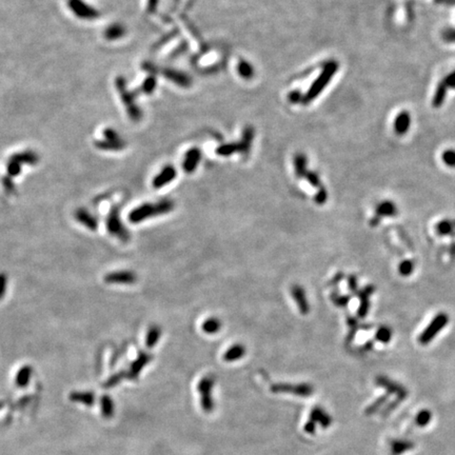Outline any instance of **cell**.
Segmentation results:
<instances>
[{
	"instance_id": "obj_1",
	"label": "cell",
	"mask_w": 455,
	"mask_h": 455,
	"mask_svg": "<svg viewBox=\"0 0 455 455\" xmlns=\"http://www.w3.org/2000/svg\"><path fill=\"white\" fill-rule=\"evenodd\" d=\"M175 204L171 199H163L157 202H145L133 209L129 214V220L132 224H140L151 217L165 215L174 210Z\"/></svg>"
},
{
	"instance_id": "obj_2",
	"label": "cell",
	"mask_w": 455,
	"mask_h": 455,
	"mask_svg": "<svg viewBox=\"0 0 455 455\" xmlns=\"http://www.w3.org/2000/svg\"><path fill=\"white\" fill-rule=\"evenodd\" d=\"M214 386L215 377L212 374L202 377L197 385V390L200 396V406L206 413H212L215 408V401L213 398Z\"/></svg>"
},
{
	"instance_id": "obj_3",
	"label": "cell",
	"mask_w": 455,
	"mask_h": 455,
	"mask_svg": "<svg viewBox=\"0 0 455 455\" xmlns=\"http://www.w3.org/2000/svg\"><path fill=\"white\" fill-rule=\"evenodd\" d=\"M106 227L111 235L117 237L119 240L124 242L129 241L130 233L128 229L125 227L123 220H121L120 209L118 207L112 208L109 212L106 220Z\"/></svg>"
},
{
	"instance_id": "obj_4",
	"label": "cell",
	"mask_w": 455,
	"mask_h": 455,
	"mask_svg": "<svg viewBox=\"0 0 455 455\" xmlns=\"http://www.w3.org/2000/svg\"><path fill=\"white\" fill-rule=\"evenodd\" d=\"M270 391L275 394H293L298 397H310L314 393V388L307 382L300 383H290V382H277L273 383L270 387Z\"/></svg>"
},
{
	"instance_id": "obj_5",
	"label": "cell",
	"mask_w": 455,
	"mask_h": 455,
	"mask_svg": "<svg viewBox=\"0 0 455 455\" xmlns=\"http://www.w3.org/2000/svg\"><path fill=\"white\" fill-rule=\"evenodd\" d=\"M337 70H338V66L334 62L329 63L325 67V69H323V71H322L321 75H319V77L315 80L314 84H313V86L309 90V92H308V94H307V96L305 98V100L307 101V103H308V101H311L314 98H316L320 94L321 91L326 88L327 84L332 79L333 75L336 73Z\"/></svg>"
},
{
	"instance_id": "obj_6",
	"label": "cell",
	"mask_w": 455,
	"mask_h": 455,
	"mask_svg": "<svg viewBox=\"0 0 455 455\" xmlns=\"http://www.w3.org/2000/svg\"><path fill=\"white\" fill-rule=\"evenodd\" d=\"M68 7L72 14L78 19L91 22L99 17L97 10L85 0H68Z\"/></svg>"
},
{
	"instance_id": "obj_7",
	"label": "cell",
	"mask_w": 455,
	"mask_h": 455,
	"mask_svg": "<svg viewBox=\"0 0 455 455\" xmlns=\"http://www.w3.org/2000/svg\"><path fill=\"white\" fill-rule=\"evenodd\" d=\"M105 281L109 285H133L137 281V275L133 271L110 272L106 274Z\"/></svg>"
},
{
	"instance_id": "obj_8",
	"label": "cell",
	"mask_w": 455,
	"mask_h": 455,
	"mask_svg": "<svg viewBox=\"0 0 455 455\" xmlns=\"http://www.w3.org/2000/svg\"><path fill=\"white\" fill-rule=\"evenodd\" d=\"M448 323V316L446 314H438L435 318L432 320V322L428 326V328L423 331L422 334L419 337V341L421 343H428L431 341L434 336Z\"/></svg>"
},
{
	"instance_id": "obj_9",
	"label": "cell",
	"mask_w": 455,
	"mask_h": 455,
	"mask_svg": "<svg viewBox=\"0 0 455 455\" xmlns=\"http://www.w3.org/2000/svg\"><path fill=\"white\" fill-rule=\"evenodd\" d=\"M375 382L377 386H380L385 389L388 392V394H395L397 399L401 401L406 399L408 396L407 389L399 385V383L391 380L390 378H387L385 376H378Z\"/></svg>"
},
{
	"instance_id": "obj_10",
	"label": "cell",
	"mask_w": 455,
	"mask_h": 455,
	"mask_svg": "<svg viewBox=\"0 0 455 455\" xmlns=\"http://www.w3.org/2000/svg\"><path fill=\"white\" fill-rule=\"evenodd\" d=\"M412 115L407 110L400 111V112L395 116L393 120V130L394 133L398 136H403L406 135L411 127H412Z\"/></svg>"
},
{
	"instance_id": "obj_11",
	"label": "cell",
	"mask_w": 455,
	"mask_h": 455,
	"mask_svg": "<svg viewBox=\"0 0 455 455\" xmlns=\"http://www.w3.org/2000/svg\"><path fill=\"white\" fill-rule=\"evenodd\" d=\"M176 169L172 165H167L161 169L158 174L155 175L153 181H152V185H153L155 189H161L166 187L168 184L172 183L176 178Z\"/></svg>"
},
{
	"instance_id": "obj_12",
	"label": "cell",
	"mask_w": 455,
	"mask_h": 455,
	"mask_svg": "<svg viewBox=\"0 0 455 455\" xmlns=\"http://www.w3.org/2000/svg\"><path fill=\"white\" fill-rule=\"evenodd\" d=\"M291 295L292 298L296 302V306L300 312V314L302 315L309 314L310 305L305 289L299 285H294L291 288Z\"/></svg>"
},
{
	"instance_id": "obj_13",
	"label": "cell",
	"mask_w": 455,
	"mask_h": 455,
	"mask_svg": "<svg viewBox=\"0 0 455 455\" xmlns=\"http://www.w3.org/2000/svg\"><path fill=\"white\" fill-rule=\"evenodd\" d=\"M74 217L80 225H83L90 231H96L98 229L97 218L85 208L77 209L74 213Z\"/></svg>"
},
{
	"instance_id": "obj_14",
	"label": "cell",
	"mask_w": 455,
	"mask_h": 455,
	"mask_svg": "<svg viewBox=\"0 0 455 455\" xmlns=\"http://www.w3.org/2000/svg\"><path fill=\"white\" fill-rule=\"evenodd\" d=\"M309 419L314 421L316 424H320V427L323 429L331 427V424L333 422L332 416L320 406H315L311 410Z\"/></svg>"
},
{
	"instance_id": "obj_15",
	"label": "cell",
	"mask_w": 455,
	"mask_h": 455,
	"mask_svg": "<svg viewBox=\"0 0 455 455\" xmlns=\"http://www.w3.org/2000/svg\"><path fill=\"white\" fill-rule=\"evenodd\" d=\"M201 159V153L200 151L196 148L190 149L187 151V153L185 154L184 161H183V169L186 172V173H193V172L196 170L197 166L200 163Z\"/></svg>"
},
{
	"instance_id": "obj_16",
	"label": "cell",
	"mask_w": 455,
	"mask_h": 455,
	"mask_svg": "<svg viewBox=\"0 0 455 455\" xmlns=\"http://www.w3.org/2000/svg\"><path fill=\"white\" fill-rule=\"evenodd\" d=\"M105 140L99 141L97 146L103 150H120L124 148V145L121 144V141L117 134L114 132L112 129H109L105 131Z\"/></svg>"
},
{
	"instance_id": "obj_17",
	"label": "cell",
	"mask_w": 455,
	"mask_h": 455,
	"mask_svg": "<svg viewBox=\"0 0 455 455\" xmlns=\"http://www.w3.org/2000/svg\"><path fill=\"white\" fill-rule=\"evenodd\" d=\"M415 447V443L409 439H393L390 441L391 455H401Z\"/></svg>"
},
{
	"instance_id": "obj_18",
	"label": "cell",
	"mask_w": 455,
	"mask_h": 455,
	"mask_svg": "<svg viewBox=\"0 0 455 455\" xmlns=\"http://www.w3.org/2000/svg\"><path fill=\"white\" fill-rule=\"evenodd\" d=\"M246 354V347L241 343H234L225 353L222 359L227 362H233L241 359Z\"/></svg>"
},
{
	"instance_id": "obj_19",
	"label": "cell",
	"mask_w": 455,
	"mask_h": 455,
	"mask_svg": "<svg viewBox=\"0 0 455 455\" xmlns=\"http://www.w3.org/2000/svg\"><path fill=\"white\" fill-rule=\"evenodd\" d=\"M373 291H374V287L368 286L358 293V297L360 300V305L358 308V316L359 317H365L368 314V311L370 308L369 297L372 295Z\"/></svg>"
},
{
	"instance_id": "obj_20",
	"label": "cell",
	"mask_w": 455,
	"mask_h": 455,
	"mask_svg": "<svg viewBox=\"0 0 455 455\" xmlns=\"http://www.w3.org/2000/svg\"><path fill=\"white\" fill-rule=\"evenodd\" d=\"M396 214V207L390 200L381 201L375 210V217L380 220L383 216H393Z\"/></svg>"
},
{
	"instance_id": "obj_21",
	"label": "cell",
	"mask_w": 455,
	"mask_h": 455,
	"mask_svg": "<svg viewBox=\"0 0 455 455\" xmlns=\"http://www.w3.org/2000/svg\"><path fill=\"white\" fill-rule=\"evenodd\" d=\"M161 333H163V331H161V328L157 325H153L149 328L146 335V346L149 349H152L156 346V343L159 341L161 337Z\"/></svg>"
},
{
	"instance_id": "obj_22",
	"label": "cell",
	"mask_w": 455,
	"mask_h": 455,
	"mask_svg": "<svg viewBox=\"0 0 455 455\" xmlns=\"http://www.w3.org/2000/svg\"><path fill=\"white\" fill-rule=\"evenodd\" d=\"M126 34V29L119 24H113L107 28L105 31V37L110 40V42H114V40L123 38Z\"/></svg>"
},
{
	"instance_id": "obj_23",
	"label": "cell",
	"mask_w": 455,
	"mask_h": 455,
	"mask_svg": "<svg viewBox=\"0 0 455 455\" xmlns=\"http://www.w3.org/2000/svg\"><path fill=\"white\" fill-rule=\"evenodd\" d=\"M388 398H389V394H385V395L376 398L365 409L366 415L371 416V415H373V414H376L380 409H382L388 403Z\"/></svg>"
},
{
	"instance_id": "obj_24",
	"label": "cell",
	"mask_w": 455,
	"mask_h": 455,
	"mask_svg": "<svg viewBox=\"0 0 455 455\" xmlns=\"http://www.w3.org/2000/svg\"><path fill=\"white\" fill-rule=\"evenodd\" d=\"M222 323L217 317H209L201 325V330L207 334H215L221 329Z\"/></svg>"
},
{
	"instance_id": "obj_25",
	"label": "cell",
	"mask_w": 455,
	"mask_h": 455,
	"mask_svg": "<svg viewBox=\"0 0 455 455\" xmlns=\"http://www.w3.org/2000/svg\"><path fill=\"white\" fill-rule=\"evenodd\" d=\"M152 358L153 357H152V355H150L149 353L141 352L138 355V357L136 358V360L133 361L132 366H131V372H132L134 375H137V374L140 372V370L143 369Z\"/></svg>"
},
{
	"instance_id": "obj_26",
	"label": "cell",
	"mask_w": 455,
	"mask_h": 455,
	"mask_svg": "<svg viewBox=\"0 0 455 455\" xmlns=\"http://www.w3.org/2000/svg\"><path fill=\"white\" fill-rule=\"evenodd\" d=\"M294 168H295V173L297 177L302 178L305 177L306 174L308 173L307 171V158L305 155L298 154L294 158Z\"/></svg>"
},
{
	"instance_id": "obj_27",
	"label": "cell",
	"mask_w": 455,
	"mask_h": 455,
	"mask_svg": "<svg viewBox=\"0 0 455 455\" xmlns=\"http://www.w3.org/2000/svg\"><path fill=\"white\" fill-rule=\"evenodd\" d=\"M432 419V412L428 409H422L420 410L415 416V419H414V422L417 427H426L427 424L430 423Z\"/></svg>"
},
{
	"instance_id": "obj_28",
	"label": "cell",
	"mask_w": 455,
	"mask_h": 455,
	"mask_svg": "<svg viewBox=\"0 0 455 455\" xmlns=\"http://www.w3.org/2000/svg\"><path fill=\"white\" fill-rule=\"evenodd\" d=\"M32 374V368L30 366H25L20 369L16 375V382L19 386H26L30 380Z\"/></svg>"
},
{
	"instance_id": "obj_29",
	"label": "cell",
	"mask_w": 455,
	"mask_h": 455,
	"mask_svg": "<svg viewBox=\"0 0 455 455\" xmlns=\"http://www.w3.org/2000/svg\"><path fill=\"white\" fill-rule=\"evenodd\" d=\"M441 161L444 166L449 168H455V149L447 148L442 151L440 155Z\"/></svg>"
},
{
	"instance_id": "obj_30",
	"label": "cell",
	"mask_w": 455,
	"mask_h": 455,
	"mask_svg": "<svg viewBox=\"0 0 455 455\" xmlns=\"http://www.w3.org/2000/svg\"><path fill=\"white\" fill-rule=\"evenodd\" d=\"M330 297H331V300L333 301V303L339 308L346 307L351 299V297L349 295H341L337 292H332Z\"/></svg>"
},
{
	"instance_id": "obj_31",
	"label": "cell",
	"mask_w": 455,
	"mask_h": 455,
	"mask_svg": "<svg viewBox=\"0 0 455 455\" xmlns=\"http://www.w3.org/2000/svg\"><path fill=\"white\" fill-rule=\"evenodd\" d=\"M391 337H392V331L390 330V328H387V327H380L377 331H376V334H375V338L382 342V343H387L391 340Z\"/></svg>"
},
{
	"instance_id": "obj_32",
	"label": "cell",
	"mask_w": 455,
	"mask_h": 455,
	"mask_svg": "<svg viewBox=\"0 0 455 455\" xmlns=\"http://www.w3.org/2000/svg\"><path fill=\"white\" fill-rule=\"evenodd\" d=\"M237 150H242L240 146L238 145H228V146H222L216 150L217 154L226 156V155H231L232 153H234Z\"/></svg>"
},
{
	"instance_id": "obj_33",
	"label": "cell",
	"mask_w": 455,
	"mask_h": 455,
	"mask_svg": "<svg viewBox=\"0 0 455 455\" xmlns=\"http://www.w3.org/2000/svg\"><path fill=\"white\" fill-rule=\"evenodd\" d=\"M238 72L241 75V77L244 78H250L253 74V69L252 67L246 63V62H241L238 66Z\"/></svg>"
},
{
	"instance_id": "obj_34",
	"label": "cell",
	"mask_w": 455,
	"mask_h": 455,
	"mask_svg": "<svg viewBox=\"0 0 455 455\" xmlns=\"http://www.w3.org/2000/svg\"><path fill=\"white\" fill-rule=\"evenodd\" d=\"M399 402H400L399 399H395V400H393V401L387 403L386 406L381 409V413H380V414H381V416H383V417L388 416L392 411H394V410H395V409L398 407Z\"/></svg>"
},
{
	"instance_id": "obj_35",
	"label": "cell",
	"mask_w": 455,
	"mask_h": 455,
	"mask_svg": "<svg viewBox=\"0 0 455 455\" xmlns=\"http://www.w3.org/2000/svg\"><path fill=\"white\" fill-rule=\"evenodd\" d=\"M8 289V276L5 272H0V300L6 296Z\"/></svg>"
},
{
	"instance_id": "obj_36",
	"label": "cell",
	"mask_w": 455,
	"mask_h": 455,
	"mask_svg": "<svg viewBox=\"0 0 455 455\" xmlns=\"http://www.w3.org/2000/svg\"><path fill=\"white\" fill-rule=\"evenodd\" d=\"M413 268H414V265H413V262L410 261V260H406V261H402L400 266H399V273L401 275H404V276H407L409 274H411L412 271H413Z\"/></svg>"
},
{
	"instance_id": "obj_37",
	"label": "cell",
	"mask_w": 455,
	"mask_h": 455,
	"mask_svg": "<svg viewBox=\"0 0 455 455\" xmlns=\"http://www.w3.org/2000/svg\"><path fill=\"white\" fill-rule=\"evenodd\" d=\"M307 180L309 181V184L315 188H321V183L319 180L318 175L315 173V172H308L305 176Z\"/></svg>"
},
{
	"instance_id": "obj_38",
	"label": "cell",
	"mask_w": 455,
	"mask_h": 455,
	"mask_svg": "<svg viewBox=\"0 0 455 455\" xmlns=\"http://www.w3.org/2000/svg\"><path fill=\"white\" fill-rule=\"evenodd\" d=\"M348 325L350 327V332H349V334L347 336V342H351L354 338V335H355V332L357 330V321L354 319V318H349L348 320Z\"/></svg>"
},
{
	"instance_id": "obj_39",
	"label": "cell",
	"mask_w": 455,
	"mask_h": 455,
	"mask_svg": "<svg viewBox=\"0 0 455 455\" xmlns=\"http://www.w3.org/2000/svg\"><path fill=\"white\" fill-rule=\"evenodd\" d=\"M315 201H316V204L317 205H323L325 204V202L327 201L328 199V193H327V191L325 188H319L318 192L316 193L315 197H314Z\"/></svg>"
},
{
	"instance_id": "obj_40",
	"label": "cell",
	"mask_w": 455,
	"mask_h": 455,
	"mask_svg": "<svg viewBox=\"0 0 455 455\" xmlns=\"http://www.w3.org/2000/svg\"><path fill=\"white\" fill-rule=\"evenodd\" d=\"M316 426L317 424L314 421L308 419L307 422L305 423V426H303V431L310 434V435H314V434L316 433Z\"/></svg>"
},
{
	"instance_id": "obj_41",
	"label": "cell",
	"mask_w": 455,
	"mask_h": 455,
	"mask_svg": "<svg viewBox=\"0 0 455 455\" xmlns=\"http://www.w3.org/2000/svg\"><path fill=\"white\" fill-rule=\"evenodd\" d=\"M348 287L351 293L357 292V278L354 275H350L348 277Z\"/></svg>"
},
{
	"instance_id": "obj_42",
	"label": "cell",
	"mask_w": 455,
	"mask_h": 455,
	"mask_svg": "<svg viewBox=\"0 0 455 455\" xmlns=\"http://www.w3.org/2000/svg\"><path fill=\"white\" fill-rule=\"evenodd\" d=\"M451 229H452V227H451V225H450V222H448V221H442V222H440V224H439L438 227H437V230H438V232H439L440 234H447V233H449V232L451 231Z\"/></svg>"
},
{
	"instance_id": "obj_43",
	"label": "cell",
	"mask_w": 455,
	"mask_h": 455,
	"mask_svg": "<svg viewBox=\"0 0 455 455\" xmlns=\"http://www.w3.org/2000/svg\"><path fill=\"white\" fill-rule=\"evenodd\" d=\"M343 278H345V275H343V273H342V272H338L337 274L331 279V281L329 282V285H330V286H336L337 284H339V282H340Z\"/></svg>"
},
{
	"instance_id": "obj_44",
	"label": "cell",
	"mask_w": 455,
	"mask_h": 455,
	"mask_svg": "<svg viewBox=\"0 0 455 455\" xmlns=\"http://www.w3.org/2000/svg\"><path fill=\"white\" fill-rule=\"evenodd\" d=\"M144 88H145L146 91H148V92H151V91H153V89L155 88V80L153 78L148 79L147 82L145 83Z\"/></svg>"
},
{
	"instance_id": "obj_45",
	"label": "cell",
	"mask_w": 455,
	"mask_h": 455,
	"mask_svg": "<svg viewBox=\"0 0 455 455\" xmlns=\"http://www.w3.org/2000/svg\"><path fill=\"white\" fill-rule=\"evenodd\" d=\"M157 3H158V0H149L148 8H149L150 11H154L156 6H157Z\"/></svg>"
}]
</instances>
